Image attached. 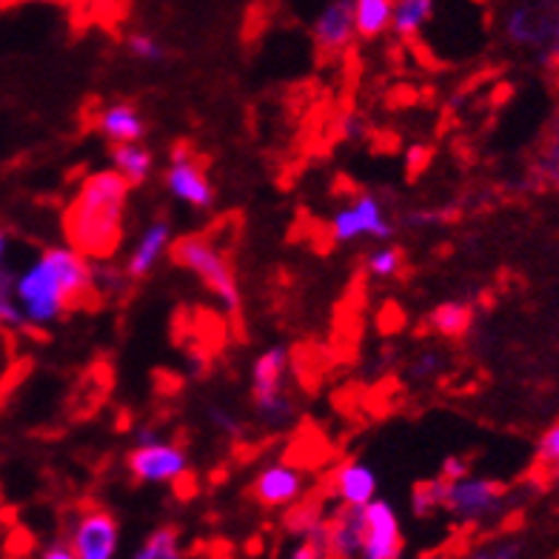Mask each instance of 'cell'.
<instances>
[{"label": "cell", "mask_w": 559, "mask_h": 559, "mask_svg": "<svg viewBox=\"0 0 559 559\" xmlns=\"http://www.w3.org/2000/svg\"><path fill=\"white\" fill-rule=\"evenodd\" d=\"M95 260L69 243L49 246L15 272V297L26 325L49 329L95 297Z\"/></svg>", "instance_id": "6da1fadb"}, {"label": "cell", "mask_w": 559, "mask_h": 559, "mask_svg": "<svg viewBox=\"0 0 559 559\" xmlns=\"http://www.w3.org/2000/svg\"><path fill=\"white\" fill-rule=\"evenodd\" d=\"M132 186L123 175L97 169L86 175L63 209V235L88 260H111L126 237Z\"/></svg>", "instance_id": "7a4b0ae2"}, {"label": "cell", "mask_w": 559, "mask_h": 559, "mask_svg": "<svg viewBox=\"0 0 559 559\" xmlns=\"http://www.w3.org/2000/svg\"><path fill=\"white\" fill-rule=\"evenodd\" d=\"M169 254L183 272L198 277L200 286L206 288V295H212L226 314H240V309H243V292H240L235 263L228 260L223 246L209 231L180 235L171 243Z\"/></svg>", "instance_id": "3957f363"}, {"label": "cell", "mask_w": 559, "mask_h": 559, "mask_svg": "<svg viewBox=\"0 0 559 559\" xmlns=\"http://www.w3.org/2000/svg\"><path fill=\"white\" fill-rule=\"evenodd\" d=\"M288 371H292V352L286 346L263 348L251 360V405L265 428H288L297 419V403L288 394Z\"/></svg>", "instance_id": "277c9868"}, {"label": "cell", "mask_w": 559, "mask_h": 559, "mask_svg": "<svg viewBox=\"0 0 559 559\" xmlns=\"http://www.w3.org/2000/svg\"><path fill=\"white\" fill-rule=\"evenodd\" d=\"M437 488H440V511L456 525L497 523L511 502L508 488L500 479L479 477L472 472L456 479L437 477Z\"/></svg>", "instance_id": "5b68a950"}, {"label": "cell", "mask_w": 559, "mask_h": 559, "mask_svg": "<svg viewBox=\"0 0 559 559\" xmlns=\"http://www.w3.org/2000/svg\"><path fill=\"white\" fill-rule=\"evenodd\" d=\"M502 35L511 46L559 63V0H516L502 15Z\"/></svg>", "instance_id": "8992f818"}, {"label": "cell", "mask_w": 559, "mask_h": 559, "mask_svg": "<svg viewBox=\"0 0 559 559\" xmlns=\"http://www.w3.org/2000/svg\"><path fill=\"white\" fill-rule=\"evenodd\" d=\"M329 237L343 246L360 243V240L389 243L394 237V221L380 194L360 192L329 217Z\"/></svg>", "instance_id": "52a82bcc"}, {"label": "cell", "mask_w": 559, "mask_h": 559, "mask_svg": "<svg viewBox=\"0 0 559 559\" xmlns=\"http://www.w3.org/2000/svg\"><path fill=\"white\" fill-rule=\"evenodd\" d=\"M163 186L175 203L192 209V212H209L214 206V186L194 148L180 140L169 148V163L163 171Z\"/></svg>", "instance_id": "ba28073f"}, {"label": "cell", "mask_w": 559, "mask_h": 559, "mask_svg": "<svg viewBox=\"0 0 559 559\" xmlns=\"http://www.w3.org/2000/svg\"><path fill=\"white\" fill-rule=\"evenodd\" d=\"M126 472L140 486H175L192 472V456L180 442L163 437L148 445H132L126 454Z\"/></svg>", "instance_id": "9c48e42d"}, {"label": "cell", "mask_w": 559, "mask_h": 559, "mask_svg": "<svg viewBox=\"0 0 559 559\" xmlns=\"http://www.w3.org/2000/svg\"><path fill=\"white\" fill-rule=\"evenodd\" d=\"M67 539L78 559H118L120 523L109 508H81L69 523Z\"/></svg>", "instance_id": "30bf717a"}, {"label": "cell", "mask_w": 559, "mask_h": 559, "mask_svg": "<svg viewBox=\"0 0 559 559\" xmlns=\"http://www.w3.org/2000/svg\"><path fill=\"white\" fill-rule=\"evenodd\" d=\"M306 493H309V474L286 460L263 465L251 479V497L269 511H288L292 506L306 500Z\"/></svg>", "instance_id": "8fae6325"}, {"label": "cell", "mask_w": 559, "mask_h": 559, "mask_svg": "<svg viewBox=\"0 0 559 559\" xmlns=\"http://www.w3.org/2000/svg\"><path fill=\"white\" fill-rule=\"evenodd\" d=\"M405 539L397 508L377 497L362 508L360 559H403Z\"/></svg>", "instance_id": "7c38bea8"}, {"label": "cell", "mask_w": 559, "mask_h": 559, "mask_svg": "<svg viewBox=\"0 0 559 559\" xmlns=\"http://www.w3.org/2000/svg\"><path fill=\"white\" fill-rule=\"evenodd\" d=\"M311 40L323 58H340L357 40L354 29V0H329L311 21Z\"/></svg>", "instance_id": "4fadbf2b"}, {"label": "cell", "mask_w": 559, "mask_h": 559, "mask_svg": "<svg viewBox=\"0 0 559 559\" xmlns=\"http://www.w3.org/2000/svg\"><path fill=\"white\" fill-rule=\"evenodd\" d=\"M175 243V226H171L169 217H155L148 221L146 226L140 228V235L134 237L132 249L126 251L123 272L129 280H146L148 274L155 272L157 265L163 263V258L171 251Z\"/></svg>", "instance_id": "5bb4252c"}, {"label": "cell", "mask_w": 559, "mask_h": 559, "mask_svg": "<svg viewBox=\"0 0 559 559\" xmlns=\"http://www.w3.org/2000/svg\"><path fill=\"white\" fill-rule=\"evenodd\" d=\"M332 491L334 502L343 508H366L368 502L380 497V477L368 463L362 460H346L337 472L332 474Z\"/></svg>", "instance_id": "9a60e30c"}, {"label": "cell", "mask_w": 559, "mask_h": 559, "mask_svg": "<svg viewBox=\"0 0 559 559\" xmlns=\"http://www.w3.org/2000/svg\"><path fill=\"white\" fill-rule=\"evenodd\" d=\"M95 129L109 146H118V143H140L148 132L143 111L134 104H129V100H111V104H106L104 109L97 111Z\"/></svg>", "instance_id": "2e32d148"}, {"label": "cell", "mask_w": 559, "mask_h": 559, "mask_svg": "<svg viewBox=\"0 0 559 559\" xmlns=\"http://www.w3.org/2000/svg\"><path fill=\"white\" fill-rule=\"evenodd\" d=\"M362 545V508H343L329 514L325 554L329 559H360Z\"/></svg>", "instance_id": "e0dca14e"}, {"label": "cell", "mask_w": 559, "mask_h": 559, "mask_svg": "<svg viewBox=\"0 0 559 559\" xmlns=\"http://www.w3.org/2000/svg\"><path fill=\"white\" fill-rule=\"evenodd\" d=\"M109 166L129 180L132 189L146 186L155 175V155L143 143H118L109 148Z\"/></svg>", "instance_id": "ac0fdd59"}, {"label": "cell", "mask_w": 559, "mask_h": 559, "mask_svg": "<svg viewBox=\"0 0 559 559\" xmlns=\"http://www.w3.org/2000/svg\"><path fill=\"white\" fill-rule=\"evenodd\" d=\"M474 309L465 300H445L428 311V329L445 340H460L472 332Z\"/></svg>", "instance_id": "d6986e66"}, {"label": "cell", "mask_w": 559, "mask_h": 559, "mask_svg": "<svg viewBox=\"0 0 559 559\" xmlns=\"http://www.w3.org/2000/svg\"><path fill=\"white\" fill-rule=\"evenodd\" d=\"M435 0H394V12H391V32L400 40H412L419 32L426 29L428 23L435 21Z\"/></svg>", "instance_id": "ffe728a7"}, {"label": "cell", "mask_w": 559, "mask_h": 559, "mask_svg": "<svg viewBox=\"0 0 559 559\" xmlns=\"http://www.w3.org/2000/svg\"><path fill=\"white\" fill-rule=\"evenodd\" d=\"M394 0H354V29L357 40H377L391 32Z\"/></svg>", "instance_id": "44dd1931"}, {"label": "cell", "mask_w": 559, "mask_h": 559, "mask_svg": "<svg viewBox=\"0 0 559 559\" xmlns=\"http://www.w3.org/2000/svg\"><path fill=\"white\" fill-rule=\"evenodd\" d=\"M286 528L295 534L297 539H311L325 548V531H329V514L320 502L300 500L297 506L288 508Z\"/></svg>", "instance_id": "7402d4cb"}, {"label": "cell", "mask_w": 559, "mask_h": 559, "mask_svg": "<svg viewBox=\"0 0 559 559\" xmlns=\"http://www.w3.org/2000/svg\"><path fill=\"white\" fill-rule=\"evenodd\" d=\"M132 559H189L183 551V539L175 525H157L148 537L134 548Z\"/></svg>", "instance_id": "603a6c76"}, {"label": "cell", "mask_w": 559, "mask_h": 559, "mask_svg": "<svg viewBox=\"0 0 559 559\" xmlns=\"http://www.w3.org/2000/svg\"><path fill=\"white\" fill-rule=\"evenodd\" d=\"M468 559H525V543L523 537H514V534L488 537L474 545Z\"/></svg>", "instance_id": "cb8c5ba5"}, {"label": "cell", "mask_w": 559, "mask_h": 559, "mask_svg": "<svg viewBox=\"0 0 559 559\" xmlns=\"http://www.w3.org/2000/svg\"><path fill=\"white\" fill-rule=\"evenodd\" d=\"M123 46L129 58H134L138 63H148V67H157V63H163L166 55H169L166 52V46H163L152 32H129V35L123 37Z\"/></svg>", "instance_id": "d4e9b609"}, {"label": "cell", "mask_w": 559, "mask_h": 559, "mask_svg": "<svg viewBox=\"0 0 559 559\" xmlns=\"http://www.w3.org/2000/svg\"><path fill=\"white\" fill-rule=\"evenodd\" d=\"M366 269L374 280L397 277V274L403 272V251H400L394 243L374 246V249L368 251Z\"/></svg>", "instance_id": "484cf974"}, {"label": "cell", "mask_w": 559, "mask_h": 559, "mask_svg": "<svg viewBox=\"0 0 559 559\" xmlns=\"http://www.w3.org/2000/svg\"><path fill=\"white\" fill-rule=\"evenodd\" d=\"M0 325L3 329H23L26 325V317H23L21 302L15 297V272L12 269L0 277Z\"/></svg>", "instance_id": "4316f807"}, {"label": "cell", "mask_w": 559, "mask_h": 559, "mask_svg": "<svg viewBox=\"0 0 559 559\" xmlns=\"http://www.w3.org/2000/svg\"><path fill=\"white\" fill-rule=\"evenodd\" d=\"M442 371H445V354L437 352V348H423V352H417V357L412 360L408 377L417 380V383H431V380H437Z\"/></svg>", "instance_id": "83f0119b"}, {"label": "cell", "mask_w": 559, "mask_h": 559, "mask_svg": "<svg viewBox=\"0 0 559 559\" xmlns=\"http://www.w3.org/2000/svg\"><path fill=\"white\" fill-rule=\"evenodd\" d=\"M534 177H537L539 186L559 189V138H554L551 143L539 152L537 163H534Z\"/></svg>", "instance_id": "f1b7e54d"}, {"label": "cell", "mask_w": 559, "mask_h": 559, "mask_svg": "<svg viewBox=\"0 0 559 559\" xmlns=\"http://www.w3.org/2000/svg\"><path fill=\"white\" fill-rule=\"evenodd\" d=\"M412 511L414 516H419V520H428V516L440 514V488H437V477L414 486Z\"/></svg>", "instance_id": "f546056e"}, {"label": "cell", "mask_w": 559, "mask_h": 559, "mask_svg": "<svg viewBox=\"0 0 559 559\" xmlns=\"http://www.w3.org/2000/svg\"><path fill=\"white\" fill-rule=\"evenodd\" d=\"M206 414H209V426H212L223 440H237V437L243 435V423H240V417H237L228 405L212 403Z\"/></svg>", "instance_id": "4dcf8cb0"}, {"label": "cell", "mask_w": 559, "mask_h": 559, "mask_svg": "<svg viewBox=\"0 0 559 559\" xmlns=\"http://www.w3.org/2000/svg\"><path fill=\"white\" fill-rule=\"evenodd\" d=\"M537 465L554 474L559 468V419L545 428L537 440Z\"/></svg>", "instance_id": "1f68e13d"}, {"label": "cell", "mask_w": 559, "mask_h": 559, "mask_svg": "<svg viewBox=\"0 0 559 559\" xmlns=\"http://www.w3.org/2000/svg\"><path fill=\"white\" fill-rule=\"evenodd\" d=\"M126 272L111 260H97L95 263V292H106V295H120V288L126 283Z\"/></svg>", "instance_id": "d6a6232c"}, {"label": "cell", "mask_w": 559, "mask_h": 559, "mask_svg": "<svg viewBox=\"0 0 559 559\" xmlns=\"http://www.w3.org/2000/svg\"><path fill=\"white\" fill-rule=\"evenodd\" d=\"M29 559H78V554L72 551V545H69L67 537H58L40 545Z\"/></svg>", "instance_id": "836d02e7"}, {"label": "cell", "mask_w": 559, "mask_h": 559, "mask_svg": "<svg viewBox=\"0 0 559 559\" xmlns=\"http://www.w3.org/2000/svg\"><path fill=\"white\" fill-rule=\"evenodd\" d=\"M286 559H329L325 548L320 543H311V539H297L295 548L288 551Z\"/></svg>", "instance_id": "e575fe53"}, {"label": "cell", "mask_w": 559, "mask_h": 559, "mask_svg": "<svg viewBox=\"0 0 559 559\" xmlns=\"http://www.w3.org/2000/svg\"><path fill=\"white\" fill-rule=\"evenodd\" d=\"M163 428L155 426V423H143V426H138L132 431V442L134 445H148V442H157L163 440Z\"/></svg>", "instance_id": "d590c367"}, {"label": "cell", "mask_w": 559, "mask_h": 559, "mask_svg": "<svg viewBox=\"0 0 559 559\" xmlns=\"http://www.w3.org/2000/svg\"><path fill=\"white\" fill-rule=\"evenodd\" d=\"M472 468H468V463H465L463 456H445V463L440 465V474L437 477L442 479H456L463 477V474H468Z\"/></svg>", "instance_id": "8d00e7d4"}, {"label": "cell", "mask_w": 559, "mask_h": 559, "mask_svg": "<svg viewBox=\"0 0 559 559\" xmlns=\"http://www.w3.org/2000/svg\"><path fill=\"white\" fill-rule=\"evenodd\" d=\"M408 226H431V223H440V214L437 212H414L405 217Z\"/></svg>", "instance_id": "74e56055"}, {"label": "cell", "mask_w": 559, "mask_h": 559, "mask_svg": "<svg viewBox=\"0 0 559 559\" xmlns=\"http://www.w3.org/2000/svg\"><path fill=\"white\" fill-rule=\"evenodd\" d=\"M7 258H9V235H7V228L0 226V277L9 272Z\"/></svg>", "instance_id": "f35d334b"}, {"label": "cell", "mask_w": 559, "mask_h": 559, "mask_svg": "<svg viewBox=\"0 0 559 559\" xmlns=\"http://www.w3.org/2000/svg\"><path fill=\"white\" fill-rule=\"evenodd\" d=\"M343 132L348 134V138H362L366 134V129H362V120L360 118H346V123H343Z\"/></svg>", "instance_id": "ab89813d"}, {"label": "cell", "mask_w": 559, "mask_h": 559, "mask_svg": "<svg viewBox=\"0 0 559 559\" xmlns=\"http://www.w3.org/2000/svg\"><path fill=\"white\" fill-rule=\"evenodd\" d=\"M15 3H72V0H15Z\"/></svg>", "instance_id": "60d3db41"}, {"label": "cell", "mask_w": 559, "mask_h": 559, "mask_svg": "<svg viewBox=\"0 0 559 559\" xmlns=\"http://www.w3.org/2000/svg\"><path fill=\"white\" fill-rule=\"evenodd\" d=\"M419 559H451V557H445V554H428V557H419Z\"/></svg>", "instance_id": "b9f144b4"}, {"label": "cell", "mask_w": 559, "mask_h": 559, "mask_svg": "<svg viewBox=\"0 0 559 559\" xmlns=\"http://www.w3.org/2000/svg\"><path fill=\"white\" fill-rule=\"evenodd\" d=\"M551 477H554V479H559V468H557V472H554V474H551Z\"/></svg>", "instance_id": "7bdbcfd3"}, {"label": "cell", "mask_w": 559, "mask_h": 559, "mask_svg": "<svg viewBox=\"0 0 559 559\" xmlns=\"http://www.w3.org/2000/svg\"><path fill=\"white\" fill-rule=\"evenodd\" d=\"M557 86H559V69H557Z\"/></svg>", "instance_id": "ee69618b"}]
</instances>
